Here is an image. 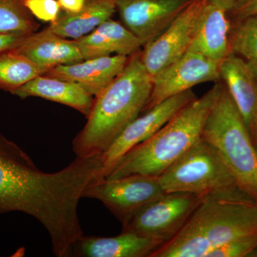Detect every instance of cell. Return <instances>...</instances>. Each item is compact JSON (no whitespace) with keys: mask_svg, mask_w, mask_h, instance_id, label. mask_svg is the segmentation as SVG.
<instances>
[{"mask_svg":"<svg viewBox=\"0 0 257 257\" xmlns=\"http://www.w3.org/2000/svg\"><path fill=\"white\" fill-rule=\"evenodd\" d=\"M152 89V76L142 62L140 51L130 56L122 72L94 96L87 123L72 141L77 157L104 154L126 126L144 112Z\"/></svg>","mask_w":257,"mask_h":257,"instance_id":"6da1fadb","label":"cell"},{"mask_svg":"<svg viewBox=\"0 0 257 257\" xmlns=\"http://www.w3.org/2000/svg\"><path fill=\"white\" fill-rule=\"evenodd\" d=\"M214 85L200 98L184 106L152 138L128 150L113 166L105 178L133 174L158 177L202 138L203 128L222 90Z\"/></svg>","mask_w":257,"mask_h":257,"instance_id":"7a4b0ae2","label":"cell"},{"mask_svg":"<svg viewBox=\"0 0 257 257\" xmlns=\"http://www.w3.org/2000/svg\"><path fill=\"white\" fill-rule=\"evenodd\" d=\"M257 233L256 203L202 201L175 237L150 257H207L214 248Z\"/></svg>","mask_w":257,"mask_h":257,"instance_id":"3957f363","label":"cell"},{"mask_svg":"<svg viewBox=\"0 0 257 257\" xmlns=\"http://www.w3.org/2000/svg\"><path fill=\"white\" fill-rule=\"evenodd\" d=\"M158 180L165 193H189L202 201L256 203L240 187L217 150L202 138L159 176Z\"/></svg>","mask_w":257,"mask_h":257,"instance_id":"277c9868","label":"cell"},{"mask_svg":"<svg viewBox=\"0 0 257 257\" xmlns=\"http://www.w3.org/2000/svg\"><path fill=\"white\" fill-rule=\"evenodd\" d=\"M202 138L217 150L226 167L257 203V154L239 109L223 83L206 120Z\"/></svg>","mask_w":257,"mask_h":257,"instance_id":"5b68a950","label":"cell"},{"mask_svg":"<svg viewBox=\"0 0 257 257\" xmlns=\"http://www.w3.org/2000/svg\"><path fill=\"white\" fill-rule=\"evenodd\" d=\"M50 177L11 140L0 133V214H36L46 201Z\"/></svg>","mask_w":257,"mask_h":257,"instance_id":"8992f818","label":"cell"},{"mask_svg":"<svg viewBox=\"0 0 257 257\" xmlns=\"http://www.w3.org/2000/svg\"><path fill=\"white\" fill-rule=\"evenodd\" d=\"M202 201L189 193H166L126 217L121 222L122 231L167 242L182 229Z\"/></svg>","mask_w":257,"mask_h":257,"instance_id":"52a82bcc","label":"cell"},{"mask_svg":"<svg viewBox=\"0 0 257 257\" xmlns=\"http://www.w3.org/2000/svg\"><path fill=\"white\" fill-rule=\"evenodd\" d=\"M158 177L133 174L117 179H99L84 190L83 198L97 199L121 223L134 211L165 195Z\"/></svg>","mask_w":257,"mask_h":257,"instance_id":"ba28073f","label":"cell"},{"mask_svg":"<svg viewBox=\"0 0 257 257\" xmlns=\"http://www.w3.org/2000/svg\"><path fill=\"white\" fill-rule=\"evenodd\" d=\"M220 62L187 52L152 78L151 96L144 112L202 83L220 81Z\"/></svg>","mask_w":257,"mask_h":257,"instance_id":"9c48e42d","label":"cell"},{"mask_svg":"<svg viewBox=\"0 0 257 257\" xmlns=\"http://www.w3.org/2000/svg\"><path fill=\"white\" fill-rule=\"evenodd\" d=\"M205 2L192 0L165 31L143 47L142 62L152 77L187 53Z\"/></svg>","mask_w":257,"mask_h":257,"instance_id":"30bf717a","label":"cell"},{"mask_svg":"<svg viewBox=\"0 0 257 257\" xmlns=\"http://www.w3.org/2000/svg\"><path fill=\"white\" fill-rule=\"evenodd\" d=\"M196 98L195 93L189 89L162 101L134 120L101 155V179L105 178L115 163L128 150L152 138L181 109Z\"/></svg>","mask_w":257,"mask_h":257,"instance_id":"8fae6325","label":"cell"},{"mask_svg":"<svg viewBox=\"0 0 257 257\" xmlns=\"http://www.w3.org/2000/svg\"><path fill=\"white\" fill-rule=\"evenodd\" d=\"M192 0H115L123 25L143 47L165 31Z\"/></svg>","mask_w":257,"mask_h":257,"instance_id":"7c38bea8","label":"cell"},{"mask_svg":"<svg viewBox=\"0 0 257 257\" xmlns=\"http://www.w3.org/2000/svg\"><path fill=\"white\" fill-rule=\"evenodd\" d=\"M128 59L127 56L121 55L96 57L77 63L57 66L43 75L78 83L95 96L122 72Z\"/></svg>","mask_w":257,"mask_h":257,"instance_id":"4fadbf2b","label":"cell"},{"mask_svg":"<svg viewBox=\"0 0 257 257\" xmlns=\"http://www.w3.org/2000/svg\"><path fill=\"white\" fill-rule=\"evenodd\" d=\"M231 20L227 12L206 0L199 16L187 52L221 62L230 54Z\"/></svg>","mask_w":257,"mask_h":257,"instance_id":"5bb4252c","label":"cell"},{"mask_svg":"<svg viewBox=\"0 0 257 257\" xmlns=\"http://www.w3.org/2000/svg\"><path fill=\"white\" fill-rule=\"evenodd\" d=\"M219 70L251 135L257 126V76L241 57L232 53L221 61Z\"/></svg>","mask_w":257,"mask_h":257,"instance_id":"9a60e30c","label":"cell"},{"mask_svg":"<svg viewBox=\"0 0 257 257\" xmlns=\"http://www.w3.org/2000/svg\"><path fill=\"white\" fill-rule=\"evenodd\" d=\"M163 244L159 240L130 231L111 237L85 236L74 243L72 256L81 257H150Z\"/></svg>","mask_w":257,"mask_h":257,"instance_id":"2e32d148","label":"cell"},{"mask_svg":"<svg viewBox=\"0 0 257 257\" xmlns=\"http://www.w3.org/2000/svg\"><path fill=\"white\" fill-rule=\"evenodd\" d=\"M15 50L28 57L45 72L57 66L84 60L75 40L61 37L48 27L29 35Z\"/></svg>","mask_w":257,"mask_h":257,"instance_id":"e0dca14e","label":"cell"},{"mask_svg":"<svg viewBox=\"0 0 257 257\" xmlns=\"http://www.w3.org/2000/svg\"><path fill=\"white\" fill-rule=\"evenodd\" d=\"M75 40L84 60L116 55L132 56L143 44L123 24L106 20L90 33Z\"/></svg>","mask_w":257,"mask_h":257,"instance_id":"ac0fdd59","label":"cell"},{"mask_svg":"<svg viewBox=\"0 0 257 257\" xmlns=\"http://www.w3.org/2000/svg\"><path fill=\"white\" fill-rule=\"evenodd\" d=\"M11 94L23 99L37 96L60 103L79 111L87 118L90 114L94 98L78 83L46 75L35 77Z\"/></svg>","mask_w":257,"mask_h":257,"instance_id":"d6986e66","label":"cell"},{"mask_svg":"<svg viewBox=\"0 0 257 257\" xmlns=\"http://www.w3.org/2000/svg\"><path fill=\"white\" fill-rule=\"evenodd\" d=\"M116 11L115 0H87L80 11H63L48 28L64 38L77 40L111 19Z\"/></svg>","mask_w":257,"mask_h":257,"instance_id":"ffe728a7","label":"cell"},{"mask_svg":"<svg viewBox=\"0 0 257 257\" xmlns=\"http://www.w3.org/2000/svg\"><path fill=\"white\" fill-rule=\"evenodd\" d=\"M45 72L15 49L0 52V89L12 93Z\"/></svg>","mask_w":257,"mask_h":257,"instance_id":"44dd1931","label":"cell"},{"mask_svg":"<svg viewBox=\"0 0 257 257\" xmlns=\"http://www.w3.org/2000/svg\"><path fill=\"white\" fill-rule=\"evenodd\" d=\"M230 20V53L241 57L257 76V15Z\"/></svg>","mask_w":257,"mask_h":257,"instance_id":"7402d4cb","label":"cell"},{"mask_svg":"<svg viewBox=\"0 0 257 257\" xmlns=\"http://www.w3.org/2000/svg\"><path fill=\"white\" fill-rule=\"evenodd\" d=\"M40 26L25 0H0V34L31 35Z\"/></svg>","mask_w":257,"mask_h":257,"instance_id":"603a6c76","label":"cell"},{"mask_svg":"<svg viewBox=\"0 0 257 257\" xmlns=\"http://www.w3.org/2000/svg\"><path fill=\"white\" fill-rule=\"evenodd\" d=\"M257 247V233L241 236L214 248L207 257H249Z\"/></svg>","mask_w":257,"mask_h":257,"instance_id":"cb8c5ba5","label":"cell"},{"mask_svg":"<svg viewBox=\"0 0 257 257\" xmlns=\"http://www.w3.org/2000/svg\"><path fill=\"white\" fill-rule=\"evenodd\" d=\"M25 5L34 18L46 23L56 21L62 10L57 0H25Z\"/></svg>","mask_w":257,"mask_h":257,"instance_id":"d4e9b609","label":"cell"},{"mask_svg":"<svg viewBox=\"0 0 257 257\" xmlns=\"http://www.w3.org/2000/svg\"><path fill=\"white\" fill-rule=\"evenodd\" d=\"M230 20H236L257 15V0H236L228 12Z\"/></svg>","mask_w":257,"mask_h":257,"instance_id":"484cf974","label":"cell"},{"mask_svg":"<svg viewBox=\"0 0 257 257\" xmlns=\"http://www.w3.org/2000/svg\"><path fill=\"white\" fill-rule=\"evenodd\" d=\"M29 35L0 34V52L17 48L26 40Z\"/></svg>","mask_w":257,"mask_h":257,"instance_id":"4316f807","label":"cell"},{"mask_svg":"<svg viewBox=\"0 0 257 257\" xmlns=\"http://www.w3.org/2000/svg\"><path fill=\"white\" fill-rule=\"evenodd\" d=\"M61 9L69 13H77L82 9L87 0H57Z\"/></svg>","mask_w":257,"mask_h":257,"instance_id":"83f0119b","label":"cell"},{"mask_svg":"<svg viewBox=\"0 0 257 257\" xmlns=\"http://www.w3.org/2000/svg\"><path fill=\"white\" fill-rule=\"evenodd\" d=\"M207 1L220 7V8H223L228 13L232 8V7L234 6L236 0H207Z\"/></svg>","mask_w":257,"mask_h":257,"instance_id":"f1b7e54d","label":"cell"},{"mask_svg":"<svg viewBox=\"0 0 257 257\" xmlns=\"http://www.w3.org/2000/svg\"><path fill=\"white\" fill-rule=\"evenodd\" d=\"M251 138L257 154V126L253 130L252 133H251Z\"/></svg>","mask_w":257,"mask_h":257,"instance_id":"f546056e","label":"cell"},{"mask_svg":"<svg viewBox=\"0 0 257 257\" xmlns=\"http://www.w3.org/2000/svg\"><path fill=\"white\" fill-rule=\"evenodd\" d=\"M249 257H257V247L253 250V252L251 253Z\"/></svg>","mask_w":257,"mask_h":257,"instance_id":"4dcf8cb0","label":"cell"}]
</instances>
